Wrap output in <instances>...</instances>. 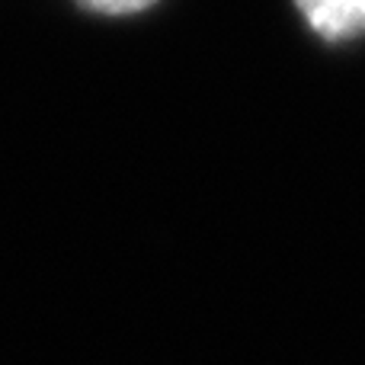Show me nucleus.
Instances as JSON below:
<instances>
[{
	"label": "nucleus",
	"mask_w": 365,
	"mask_h": 365,
	"mask_svg": "<svg viewBox=\"0 0 365 365\" xmlns=\"http://www.w3.org/2000/svg\"><path fill=\"white\" fill-rule=\"evenodd\" d=\"M77 4L90 13H103V16H132V13L154 6L158 0H77Z\"/></svg>",
	"instance_id": "2"
},
{
	"label": "nucleus",
	"mask_w": 365,
	"mask_h": 365,
	"mask_svg": "<svg viewBox=\"0 0 365 365\" xmlns=\"http://www.w3.org/2000/svg\"><path fill=\"white\" fill-rule=\"evenodd\" d=\"M308 26L327 42L365 32V0H295Z\"/></svg>",
	"instance_id": "1"
}]
</instances>
